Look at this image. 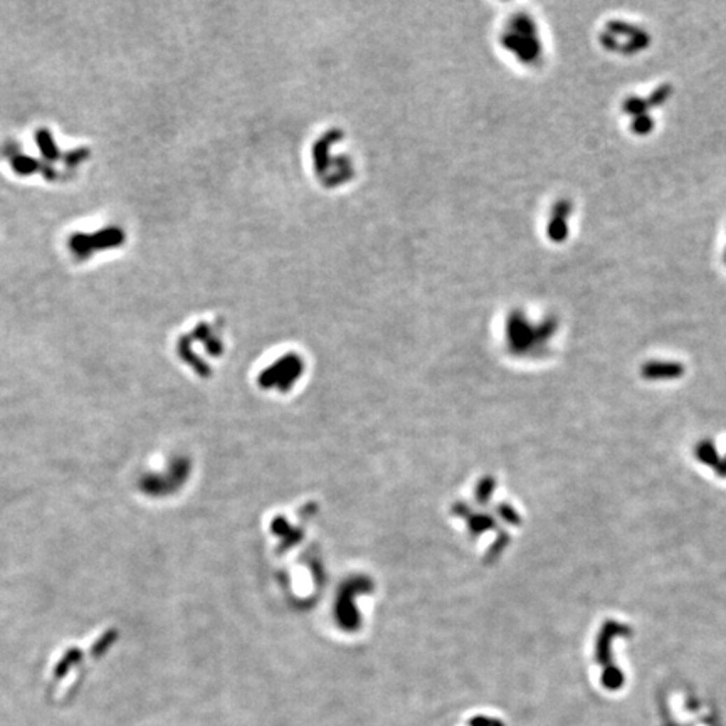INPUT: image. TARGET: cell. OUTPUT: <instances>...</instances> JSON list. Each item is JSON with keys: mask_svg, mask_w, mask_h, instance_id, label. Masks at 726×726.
I'll return each mask as SVG.
<instances>
[{"mask_svg": "<svg viewBox=\"0 0 726 726\" xmlns=\"http://www.w3.org/2000/svg\"><path fill=\"white\" fill-rule=\"evenodd\" d=\"M316 515L313 511L311 504H293L286 506L283 510L273 511L269 515L268 525H266V535L268 540L271 538L273 550L278 553L286 552L291 546H299L303 541V536L310 533L311 520Z\"/></svg>", "mask_w": 726, "mask_h": 726, "instance_id": "obj_1", "label": "cell"}]
</instances>
